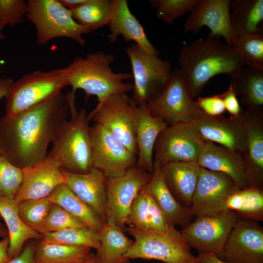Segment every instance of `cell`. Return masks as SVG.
Returning a JSON list of instances; mask_svg holds the SVG:
<instances>
[{"label": "cell", "mask_w": 263, "mask_h": 263, "mask_svg": "<svg viewBox=\"0 0 263 263\" xmlns=\"http://www.w3.org/2000/svg\"><path fill=\"white\" fill-rule=\"evenodd\" d=\"M70 114L68 98L60 93L14 117L1 116L0 155L20 168L41 161Z\"/></svg>", "instance_id": "1"}, {"label": "cell", "mask_w": 263, "mask_h": 263, "mask_svg": "<svg viewBox=\"0 0 263 263\" xmlns=\"http://www.w3.org/2000/svg\"><path fill=\"white\" fill-rule=\"evenodd\" d=\"M179 68L190 96L194 99L213 77L231 76L244 64L232 48L217 38H200L182 46Z\"/></svg>", "instance_id": "2"}, {"label": "cell", "mask_w": 263, "mask_h": 263, "mask_svg": "<svg viewBox=\"0 0 263 263\" xmlns=\"http://www.w3.org/2000/svg\"><path fill=\"white\" fill-rule=\"evenodd\" d=\"M114 59L113 55L97 51L88 53L85 57L76 56L61 69L72 88L71 92L82 89L87 98L96 96L100 103L111 95L132 90L133 85L124 81L132 77L131 73L112 70L110 64Z\"/></svg>", "instance_id": "3"}, {"label": "cell", "mask_w": 263, "mask_h": 263, "mask_svg": "<svg viewBox=\"0 0 263 263\" xmlns=\"http://www.w3.org/2000/svg\"><path fill=\"white\" fill-rule=\"evenodd\" d=\"M75 94L71 92L66 95L71 117L60 126L47 155L54 158L62 169L86 173L93 168L90 127L86 109L78 112L76 109Z\"/></svg>", "instance_id": "4"}, {"label": "cell", "mask_w": 263, "mask_h": 263, "mask_svg": "<svg viewBox=\"0 0 263 263\" xmlns=\"http://www.w3.org/2000/svg\"><path fill=\"white\" fill-rule=\"evenodd\" d=\"M68 85L61 68L35 71L13 81L5 96V115L12 117L43 101L52 98Z\"/></svg>", "instance_id": "5"}, {"label": "cell", "mask_w": 263, "mask_h": 263, "mask_svg": "<svg viewBox=\"0 0 263 263\" xmlns=\"http://www.w3.org/2000/svg\"><path fill=\"white\" fill-rule=\"evenodd\" d=\"M26 19L34 25L36 42L44 45L56 38L65 37L85 45L84 34L90 31L78 24L73 18L72 11L58 0H28Z\"/></svg>", "instance_id": "6"}, {"label": "cell", "mask_w": 263, "mask_h": 263, "mask_svg": "<svg viewBox=\"0 0 263 263\" xmlns=\"http://www.w3.org/2000/svg\"><path fill=\"white\" fill-rule=\"evenodd\" d=\"M125 231L134 239L133 245L125 255L130 260L140 258L166 263H198L181 232L165 234L132 226L126 227Z\"/></svg>", "instance_id": "7"}, {"label": "cell", "mask_w": 263, "mask_h": 263, "mask_svg": "<svg viewBox=\"0 0 263 263\" xmlns=\"http://www.w3.org/2000/svg\"><path fill=\"white\" fill-rule=\"evenodd\" d=\"M146 105L152 115L169 126L193 123L205 113L190 96L179 68L171 72L165 84Z\"/></svg>", "instance_id": "8"}, {"label": "cell", "mask_w": 263, "mask_h": 263, "mask_svg": "<svg viewBox=\"0 0 263 263\" xmlns=\"http://www.w3.org/2000/svg\"><path fill=\"white\" fill-rule=\"evenodd\" d=\"M134 84L131 98L136 106L146 103L165 84L171 73L169 60L150 54L136 44L126 47Z\"/></svg>", "instance_id": "9"}, {"label": "cell", "mask_w": 263, "mask_h": 263, "mask_svg": "<svg viewBox=\"0 0 263 263\" xmlns=\"http://www.w3.org/2000/svg\"><path fill=\"white\" fill-rule=\"evenodd\" d=\"M136 106L127 94H114L98 103L87 115V119L106 129L137 156L134 131Z\"/></svg>", "instance_id": "10"}, {"label": "cell", "mask_w": 263, "mask_h": 263, "mask_svg": "<svg viewBox=\"0 0 263 263\" xmlns=\"http://www.w3.org/2000/svg\"><path fill=\"white\" fill-rule=\"evenodd\" d=\"M239 219L225 209L215 215H199L180 231L186 243L199 252L221 256L229 235Z\"/></svg>", "instance_id": "11"}, {"label": "cell", "mask_w": 263, "mask_h": 263, "mask_svg": "<svg viewBox=\"0 0 263 263\" xmlns=\"http://www.w3.org/2000/svg\"><path fill=\"white\" fill-rule=\"evenodd\" d=\"M151 177V173L136 165L120 176L106 178L105 196L107 220H111L125 231L126 221L132 204Z\"/></svg>", "instance_id": "12"}, {"label": "cell", "mask_w": 263, "mask_h": 263, "mask_svg": "<svg viewBox=\"0 0 263 263\" xmlns=\"http://www.w3.org/2000/svg\"><path fill=\"white\" fill-rule=\"evenodd\" d=\"M206 142L192 122L169 125L156 139L154 158L162 166L173 162L197 161Z\"/></svg>", "instance_id": "13"}, {"label": "cell", "mask_w": 263, "mask_h": 263, "mask_svg": "<svg viewBox=\"0 0 263 263\" xmlns=\"http://www.w3.org/2000/svg\"><path fill=\"white\" fill-rule=\"evenodd\" d=\"M90 133L93 167L106 178L120 176L136 165V155L106 129L94 124Z\"/></svg>", "instance_id": "14"}, {"label": "cell", "mask_w": 263, "mask_h": 263, "mask_svg": "<svg viewBox=\"0 0 263 263\" xmlns=\"http://www.w3.org/2000/svg\"><path fill=\"white\" fill-rule=\"evenodd\" d=\"M241 189L228 175L201 167L191 207L194 216L222 212L227 197Z\"/></svg>", "instance_id": "15"}, {"label": "cell", "mask_w": 263, "mask_h": 263, "mask_svg": "<svg viewBox=\"0 0 263 263\" xmlns=\"http://www.w3.org/2000/svg\"><path fill=\"white\" fill-rule=\"evenodd\" d=\"M227 263H263V228L258 222L239 219L221 256Z\"/></svg>", "instance_id": "16"}, {"label": "cell", "mask_w": 263, "mask_h": 263, "mask_svg": "<svg viewBox=\"0 0 263 263\" xmlns=\"http://www.w3.org/2000/svg\"><path fill=\"white\" fill-rule=\"evenodd\" d=\"M229 6L230 0H200L186 19L184 32L197 33L207 26L210 30L207 38L223 37L231 47L236 37L230 25Z\"/></svg>", "instance_id": "17"}, {"label": "cell", "mask_w": 263, "mask_h": 263, "mask_svg": "<svg viewBox=\"0 0 263 263\" xmlns=\"http://www.w3.org/2000/svg\"><path fill=\"white\" fill-rule=\"evenodd\" d=\"M193 123L206 140L244 154L247 140L244 111L238 116L229 118L204 113Z\"/></svg>", "instance_id": "18"}, {"label": "cell", "mask_w": 263, "mask_h": 263, "mask_svg": "<svg viewBox=\"0 0 263 263\" xmlns=\"http://www.w3.org/2000/svg\"><path fill=\"white\" fill-rule=\"evenodd\" d=\"M22 169V182L14 198L17 204L28 200L46 198L57 186L64 183L58 162L49 156Z\"/></svg>", "instance_id": "19"}, {"label": "cell", "mask_w": 263, "mask_h": 263, "mask_svg": "<svg viewBox=\"0 0 263 263\" xmlns=\"http://www.w3.org/2000/svg\"><path fill=\"white\" fill-rule=\"evenodd\" d=\"M196 162L201 168L228 175L241 189L255 187L243 156L236 151L206 140Z\"/></svg>", "instance_id": "20"}, {"label": "cell", "mask_w": 263, "mask_h": 263, "mask_svg": "<svg viewBox=\"0 0 263 263\" xmlns=\"http://www.w3.org/2000/svg\"><path fill=\"white\" fill-rule=\"evenodd\" d=\"M168 126L163 120L150 113L146 103L135 107L134 131L138 151L136 165L151 174L155 142Z\"/></svg>", "instance_id": "21"}, {"label": "cell", "mask_w": 263, "mask_h": 263, "mask_svg": "<svg viewBox=\"0 0 263 263\" xmlns=\"http://www.w3.org/2000/svg\"><path fill=\"white\" fill-rule=\"evenodd\" d=\"M64 184L79 199L90 207L106 223L105 182L106 177L93 167L86 173H76L61 169Z\"/></svg>", "instance_id": "22"}, {"label": "cell", "mask_w": 263, "mask_h": 263, "mask_svg": "<svg viewBox=\"0 0 263 263\" xmlns=\"http://www.w3.org/2000/svg\"><path fill=\"white\" fill-rule=\"evenodd\" d=\"M109 41L114 42L121 35L127 42L134 41L146 52L159 56V52L148 39L142 25L132 13L126 0H113L112 12L108 25Z\"/></svg>", "instance_id": "23"}, {"label": "cell", "mask_w": 263, "mask_h": 263, "mask_svg": "<svg viewBox=\"0 0 263 263\" xmlns=\"http://www.w3.org/2000/svg\"><path fill=\"white\" fill-rule=\"evenodd\" d=\"M200 169L196 161L170 162L161 167L165 183L170 193L185 208L191 207Z\"/></svg>", "instance_id": "24"}, {"label": "cell", "mask_w": 263, "mask_h": 263, "mask_svg": "<svg viewBox=\"0 0 263 263\" xmlns=\"http://www.w3.org/2000/svg\"><path fill=\"white\" fill-rule=\"evenodd\" d=\"M161 167L154 158L151 179L143 188L154 198L171 226L184 228L191 222L193 213L191 208L182 207L174 199L165 183Z\"/></svg>", "instance_id": "25"}, {"label": "cell", "mask_w": 263, "mask_h": 263, "mask_svg": "<svg viewBox=\"0 0 263 263\" xmlns=\"http://www.w3.org/2000/svg\"><path fill=\"white\" fill-rule=\"evenodd\" d=\"M246 145L242 155L249 170L253 186L263 188V113L244 111Z\"/></svg>", "instance_id": "26"}, {"label": "cell", "mask_w": 263, "mask_h": 263, "mask_svg": "<svg viewBox=\"0 0 263 263\" xmlns=\"http://www.w3.org/2000/svg\"><path fill=\"white\" fill-rule=\"evenodd\" d=\"M0 215L6 224L9 237L8 255L12 259L19 254L25 243L38 240L41 235L27 226L20 218L14 199L0 197Z\"/></svg>", "instance_id": "27"}, {"label": "cell", "mask_w": 263, "mask_h": 263, "mask_svg": "<svg viewBox=\"0 0 263 263\" xmlns=\"http://www.w3.org/2000/svg\"><path fill=\"white\" fill-rule=\"evenodd\" d=\"M230 78L246 110L263 113V70L244 66Z\"/></svg>", "instance_id": "28"}, {"label": "cell", "mask_w": 263, "mask_h": 263, "mask_svg": "<svg viewBox=\"0 0 263 263\" xmlns=\"http://www.w3.org/2000/svg\"><path fill=\"white\" fill-rule=\"evenodd\" d=\"M110 219L98 232L100 245L95 255L101 263H129L125 255L134 243Z\"/></svg>", "instance_id": "29"}, {"label": "cell", "mask_w": 263, "mask_h": 263, "mask_svg": "<svg viewBox=\"0 0 263 263\" xmlns=\"http://www.w3.org/2000/svg\"><path fill=\"white\" fill-rule=\"evenodd\" d=\"M229 20L236 38L263 32V0H230Z\"/></svg>", "instance_id": "30"}, {"label": "cell", "mask_w": 263, "mask_h": 263, "mask_svg": "<svg viewBox=\"0 0 263 263\" xmlns=\"http://www.w3.org/2000/svg\"><path fill=\"white\" fill-rule=\"evenodd\" d=\"M46 198L97 232L105 224L100 217L64 183L57 186Z\"/></svg>", "instance_id": "31"}, {"label": "cell", "mask_w": 263, "mask_h": 263, "mask_svg": "<svg viewBox=\"0 0 263 263\" xmlns=\"http://www.w3.org/2000/svg\"><path fill=\"white\" fill-rule=\"evenodd\" d=\"M226 209L240 220L263 221V188L250 187L241 189L227 197Z\"/></svg>", "instance_id": "32"}, {"label": "cell", "mask_w": 263, "mask_h": 263, "mask_svg": "<svg viewBox=\"0 0 263 263\" xmlns=\"http://www.w3.org/2000/svg\"><path fill=\"white\" fill-rule=\"evenodd\" d=\"M91 248L56 244L35 245L36 263H82L91 253Z\"/></svg>", "instance_id": "33"}, {"label": "cell", "mask_w": 263, "mask_h": 263, "mask_svg": "<svg viewBox=\"0 0 263 263\" xmlns=\"http://www.w3.org/2000/svg\"><path fill=\"white\" fill-rule=\"evenodd\" d=\"M113 0H88L72 10L75 20L90 32L108 25L110 20Z\"/></svg>", "instance_id": "34"}, {"label": "cell", "mask_w": 263, "mask_h": 263, "mask_svg": "<svg viewBox=\"0 0 263 263\" xmlns=\"http://www.w3.org/2000/svg\"><path fill=\"white\" fill-rule=\"evenodd\" d=\"M41 243L73 246H85L98 249L100 245L98 232L89 228H69L41 234Z\"/></svg>", "instance_id": "35"}, {"label": "cell", "mask_w": 263, "mask_h": 263, "mask_svg": "<svg viewBox=\"0 0 263 263\" xmlns=\"http://www.w3.org/2000/svg\"><path fill=\"white\" fill-rule=\"evenodd\" d=\"M231 47L244 65L263 70V32L236 38Z\"/></svg>", "instance_id": "36"}, {"label": "cell", "mask_w": 263, "mask_h": 263, "mask_svg": "<svg viewBox=\"0 0 263 263\" xmlns=\"http://www.w3.org/2000/svg\"><path fill=\"white\" fill-rule=\"evenodd\" d=\"M52 204L47 198L24 201L18 204V213L27 226L38 232Z\"/></svg>", "instance_id": "37"}, {"label": "cell", "mask_w": 263, "mask_h": 263, "mask_svg": "<svg viewBox=\"0 0 263 263\" xmlns=\"http://www.w3.org/2000/svg\"><path fill=\"white\" fill-rule=\"evenodd\" d=\"M200 0H150V6L156 9L158 19L170 23L188 12H191Z\"/></svg>", "instance_id": "38"}, {"label": "cell", "mask_w": 263, "mask_h": 263, "mask_svg": "<svg viewBox=\"0 0 263 263\" xmlns=\"http://www.w3.org/2000/svg\"><path fill=\"white\" fill-rule=\"evenodd\" d=\"M89 227L61 207L52 203L48 215L38 232H53L69 228Z\"/></svg>", "instance_id": "39"}, {"label": "cell", "mask_w": 263, "mask_h": 263, "mask_svg": "<svg viewBox=\"0 0 263 263\" xmlns=\"http://www.w3.org/2000/svg\"><path fill=\"white\" fill-rule=\"evenodd\" d=\"M23 169L0 155V197L14 199L22 182Z\"/></svg>", "instance_id": "40"}, {"label": "cell", "mask_w": 263, "mask_h": 263, "mask_svg": "<svg viewBox=\"0 0 263 263\" xmlns=\"http://www.w3.org/2000/svg\"><path fill=\"white\" fill-rule=\"evenodd\" d=\"M148 193L143 188L131 206L126 225L143 230L150 229Z\"/></svg>", "instance_id": "41"}, {"label": "cell", "mask_w": 263, "mask_h": 263, "mask_svg": "<svg viewBox=\"0 0 263 263\" xmlns=\"http://www.w3.org/2000/svg\"><path fill=\"white\" fill-rule=\"evenodd\" d=\"M27 9V2L23 0H0V29L23 22Z\"/></svg>", "instance_id": "42"}, {"label": "cell", "mask_w": 263, "mask_h": 263, "mask_svg": "<svg viewBox=\"0 0 263 263\" xmlns=\"http://www.w3.org/2000/svg\"><path fill=\"white\" fill-rule=\"evenodd\" d=\"M148 193L150 229L165 234H176L180 233L168 223L163 212L152 197Z\"/></svg>", "instance_id": "43"}, {"label": "cell", "mask_w": 263, "mask_h": 263, "mask_svg": "<svg viewBox=\"0 0 263 263\" xmlns=\"http://www.w3.org/2000/svg\"><path fill=\"white\" fill-rule=\"evenodd\" d=\"M195 102L196 105L208 115H221L225 110L222 94L206 97L198 96Z\"/></svg>", "instance_id": "44"}, {"label": "cell", "mask_w": 263, "mask_h": 263, "mask_svg": "<svg viewBox=\"0 0 263 263\" xmlns=\"http://www.w3.org/2000/svg\"><path fill=\"white\" fill-rule=\"evenodd\" d=\"M225 107L232 116L237 117L244 112L240 107L237 95L233 86L229 83L226 91L222 94Z\"/></svg>", "instance_id": "45"}, {"label": "cell", "mask_w": 263, "mask_h": 263, "mask_svg": "<svg viewBox=\"0 0 263 263\" xmlns=\"http://www.w3.org/2000/svg\"><path fill=\"white\" fill-rule=\"evenodd\" d=\"M34 249V242H30L23 247L19 254L5 263H36Z\"/></svg>", "instance_id": "46"}, {"label": "cell", "mask_w": 263, "mask_h": 263, "mask_svg": "<svg viewBox=\"0 0 263 263\" xmlns=\"http://www.w3.org/2000/svg\"><path fill=\"white\" fill-rule=\"evenodd\" d=\"M196 257L198 263H227L212 253L199 252Z\"/></svg>", "instance_id": "47"}, {"label": "cell", "mask_w": 263, "mask_h": 263, "mask_svg": "<svg viewBox=\"0 0 263 263\" xmlns=\"http://www.w3.org/2000/svg\"><path fill=\"white\" fill-rule=\"evenodd\" d=\"M9 244L8 236L3 238L0 241V263H5L11 260L7 253Z\"/></svg>", "instance_id": "48"}, {"label": "cell", "mask_w": 263, "mask_h": 263, "mask_svg": "<svg viewBox=\"0 0 263 263\" xmlns=\"http://www.w3.org/2000/svg\"><path fill=\"white\" fill-rule=\"evenodd\" d=\"M13 81V80L10 77H0V99L5 97L9 88Z\"/></svg>", "instance_id": "49"}, {"label": "cell", "mask_w": 263, "mask_h": 263, "mask_svg": "<svg viewBox=\"0 0 263 263\" xmlns=\"http://www.w3.org/2000/svg\"><path fill=\"white\" fill-rule=\"evenodd\" d=\"M88 0H58L64 7L72 10L83 5Z\"/></svg>", "instance_id": "50"}, {"label": "cell", "mask_w": 263, "mask_h": 263, "mask_svg": "<svg viewBox=\"0 0 263 263\" xmlns=\"http://www.w3.org/2000/svg\"><path fill=\"white\" fill-rule=\"evenodd\" d=\"M82 263H101L95 254L90 253Z\"/></svg>", "instance_id": "51"}, {"label": "cell", "mask_w": 263, "mask_h": 263, "mask_svg": "<svg viewBox=\"0 0 263 263\" xmlns=\"http://www.w3.org/2000/svg\"><path fill=\"white\" fill-rule=\"evenodd\" d=\"M1 217L0 215V237L4 238L8 236V232L6 227L1 222Z\"/></svg>", "instance_id": "52"}, {"label": "cell", "mask_w": 263, "mask_h": 263, "mask_svg": "<svg viewBox=\"0 0 263 263\" xmlns=\"http://www.w3.org/2000/svg\"><path fill=\"white\" fill-rule=\"evenodd\" d=\"M4 38V36L3 34L2 33V30H1L0 29V40H1ZM1 67L0 66V74L1 73Z\"/></svg>", "instance_id": "53"}]
</instances>
